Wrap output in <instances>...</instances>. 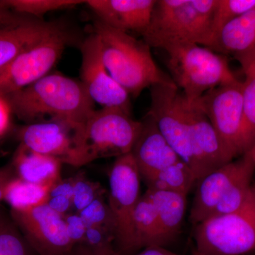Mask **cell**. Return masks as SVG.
I'll return each mask as SVG.
<instances>
[{"label": "cell", "mask_w": 255, "mask_h": 255, "mask_svg": "<svg viewBox=\"0 0 255 255\" xmlns=\"http://www.w3.org/2000/svg\"><path fill=\"white\" fill-rule=\"evenodd\" d=\"M3 98L11 113L25 122L50 116L84 125L95 110V102L81 81L59 73L48 74Z\"/></svg>", "instance_id": "1"}, {"label": "cell", "mask_w": 255, "mask_h": 255, "mask_svg": "<svg viewBox=\"0 0 255 255\" xmlns=\"http://www.w3.org/2000/svg\"><path fill=\"white\" fill-rule=\"evenodd\" d=\"M94 33L100 41L101 54L107 71L129 95L158 85H175L157 66L151 47L128 33L116 29L96 18Z\"/></svg>", "instance_id": "2"}, {"label": "cell", "mask_w": 255, "mask_h": 255, "mask_svg": "<svg viewBox=\"0 0 255 255\" xmlns=\"http://www.w3.org/2000/svg\"><path fill=\"white\" fill-rule=\"evenodd\" d=\"M157 48L165 52L171 78L189 102H196L216 87L239 80L226 58L205 46L169 41Z\"/></svg>", "instance_id": "3"}, {"label": "cell", "mask_w": 255, "mask_h": 255, "mask_svg": "<svg viewBox=\"0 0 255 255\" xmlns=\"http://www.w3.org/2000/svg\"><path fill=\"white\" fill-rule=\"evenodd\" d=\"M218 0H156L150 25L142 36L150 47L185 41L209 48Z\"/></svg>", "instance_id": "4"}, {"label": "cell", "mask_w": 255, "mask_h": 255, "mask_svg": "<svg viewBox=\"0 0 255 255\" xmlns=\"http://www.w3.org/2000/svg\"><path fill=\"white\" fill-rule=\"evenodd\" d=\"M195 249L205 255H255V184L237 211L194 226Z\"/></svg>", "instance_id": "5"}, {"label": "cell", "mask_w": 255, "mask_h": 255, "mask_svg": "<svg viewBox=\"0 0 255 255\" xmlns=\"http://www.w3.org/2000/svg\"><path fill=\"white\" fill-rule=\"evenodd\" d=\"M141 125L122 109L94 111L84 126L80 167L99 158L130 153Z\"/></svg>", "instance_id": "6"}, {"label": "cell", "mask_w": 255, "mask_h": 255, "mask_svg": "<svg viewBox=\"0 0 255 255\" xmlns=\"http://www.w3.org/2000/svg\"><path fill=\"white\" fill-rule=\"evenodd\" d=\"M70 39L68 31L61 26L0 68V97L19 91L49 74Z\"/></svg>", "instance_id": "7"}, {"label": "cell", "mask_w": 255, "mask_h": 255, "mask_svg": "<svg viewBox=\"0 0 255 255\" xmlns=\"http://www.w3.org/2000/svg\"><path fill=\"white\" fill-rule=\"evenodd\" d=\"M140 177L131 152L117 157L110 172L107 201L117 225L116 242L126 253L132 252V216L141 196Z\"/></svg>", "instance_id": "8"}, {"label": "cell", "mask_w": 255, "mask_h": 255, "mask_svg": "<svg viewBox=\"0 0 255 255\" xmlns=\"http://www.w3.org/2000/svg\"><path fill=\"white\" fill-rule=\"evenodd\" d=\"M150 89L147 114L180 159L193 170L190 124L184 95L176 85H158Z\"/></svg>", "instance_id": "9"}, {"label": "cell", "mask_w": 255, "mask_h": 255, "mask_svg": "<svg viewBox=\"0 0 255 255\" xmlns=\"http://www.w3.org/2000/svg\"><path fill=\"white\" fill-rule=\"evenodd\" d=\"M84 126L50 119L21 127L18 132V140L30 150L79 167Z\"/></svg>", "instance_id": "10"}, {"label": "cell", "mask_w": 255, "mask_h": 255, "mask_svg": "<svg viewBox=\"0 0 255 255\" xmlns=\"http://www.w3.org/2000/svg\"><path fill=\"white\" fill-rule=\"evenodd\" d=\"M243 82L238 80L216 87L194 102L236 157L243 155Z\"/></svg>", "instance_id": "11"}, {"label": "cell", "mask_w": 255, "mask_h": 255, "mask_svg": "<svg viewBox=\"0 0 255 255\" xmlns=\"http://www.w3.org/2000/svg\"><path fill=\"white\" fill-rule=\"evenodd\" d=\"M25 241L39 255H68L74 244L63 216L47 204L26 211H10Z\"/></svg>", "instance_id": "12"}, {"label": "cell", "mask_w": 255, "mask_h": 255, "mask_svg": "<svg viewBox=\"0 0 255 255\" xmlns=\"http://www.w3.org/2000/svg\"><path fill=\"white\" fill-rule=\"evenodd\" d=\"M81 52L80 81L92 100L102 107L120 108L130 112V95L107 71L95 33L84 41Z\"/></svg>", "instance_id": "13"}, {"label": "cell", "mask_w": 255, "mask_h": 255, "mask_svg": "<svg viewBox=\"0 0 255 255\" xmlns=\"http://www.w3.org/2000/svg\"><path fill=\"white\" fill-rule=\"evenodd\" d=\"M185 104L190 124L193 172L198 183L208 174L232 162L236 156L221 140L201 109L186 99Z\"/></svg>", "instance_id": "14"}, {"label": "cell", "mask_w": 255, "mask_h": 255, "mask_svg": "<svg viewBox=\"0 0 255 255\" xmlns=\"http://www.w3.org/2000/svg\"><path fill=\"white\" fill-rule=\"evenodd\" d=\"M255 162L246 152L241 158L233 160L208 174L197 183L189 220L199 224L211 217L215 208L225 194L242 178L254 174Z\"/></svg>", "instance_id": "15"}, {"label": "cell", "mask_w": 255, "mask_h": 255, "mask_svg": "<svg viewBox=\"0 0 255 255\" xmlns=\"http://www.w3.org/2000/svg\"><path fill=\"white\" fill-rule=\"evenodd\" d=\"M131 154L144 182L154 174L182 160L167 141L150 115L141 122Z\"/></svg>", "instance_id": "16"}, {"label": "cell", "mask_w": 255, "mask_h": 255, "mask_svg": "<svg viewBox=\"0 0 255 255\" xmlns=\"http://www.w3.org/2000/svg\"><path fill=\"white\" fill-rule=\"evenodd\" d=\"M156 0H89L96 18L111 27L144 33L150 25Z\"/></svg>", "instance_id": "17"}, {"label": "cell", "mask_w": 255, "mask_h": 255, "mask_svg": "<svg viewBox=\"0 0 255 255\" xmlns=\"http://www.w3.org/2000/svg\"><path fill=\"white\" fill-rule=\"evenodd\" d=\"M60 26L55 22H46L27 16L13 22H0V68Z\"/></svg>", "instance_id": "18"}, {"label": "cell", "mask_w": 255, "mask_h": 255, "mask_svg": "<svg viewBox=\"0 0 255 255\" xmlns=\"http://www.w3.org/2000/svg\"><path fill=\"white\" fill-rule=\"evenodd\" d=\"M11 165L16 177L26 182L53 187L61 180L63 162L59 159L30 150L20 144Z\"/></svg>", "instance_id": "19"}, {"label": "cell", "mask_w": 255, "mask_h": 255, "mask_svg": "<svg viewBox=\"0 0 255 255\" xmlns=\"http://www.w3.org/2000/svg\"><path fill=\"white\" fill-rule=\"evenodd\" d=\"M255 48V7L226 23L216 35L209 49L235 58Z\"/></svg>", "instance_id": "20"}, {"label": "cell", "mask_w": 255, "mask_h": 255, "mask_svg": "<svg viewBox=\"0 0 255 255\" xmlns=\"http://www.w3.org/2000/svg\"><path fill=\"white\" fill-rule=\"evenodd\" d=\"M155 206L161 231L166 243L174 241L180 233L185 215L187 195L172 191L147 189Z\"/></svg>", "instance_id": "21"}, {"label": "cell", "mask_w": 255, "mask_h": 255, "mask_svg": "<svg viewBox=\"0 0 255 255\" xmlns=\"http://www.w3.org/2000/svg\"><path fill=\"white\" fill-rule=\"evenodd\" d=\"M132 252L152 246H167L150 196L144 193L134 211L132 221Z\"/></svg>", "instance_id": "22"}, {"label": "cell", "mask_w": 255, "mask_h": 255, "mask_svg": "<svg viewBox=\"0 0 255 255\" xmlns=\"http://www.w3.org/2000/svg\"><path fill=\"white\" fill-rule=\"evenodd\" d=\"M50 189L51 187L26 182L16 177L6 186L3 201L13 211H26L46 204Z\"/></svg>", "instance_id": "23"}, {"label": "cell", "mask_w": 255, "mask_h": 255, "mask_svg": "<svg viewBox=\"0 0 255 255\" xmlns=\"http://www.w3.org/2000/svg\"><path fill=\"white\" fill-rule=\"evenodd\" d=\"M147 189L152 190L172 191L188 195L197 180L191 167L184 161L166 167L146 180Z\"/></svg>", "instance_id": "24"}, {"label": "cell", "mask_w": 255, "mask_h": 255, "mask_svg": "<svg viewBox=\"0 0 255 255\" xmlns=\"http://www.w3.org/2000/svg\"><path fill=\"white\" fill-rule=\"evenodd\" d=\"M243 68L246 79L243 88V132L242 145L243 155L248 152L255 142V66Z\"/></svg>", "instance_id": "25"}, {"label": "cell", "mask_w": 255, "mask_h": 255, "mask_svg": "<svg viewBox=\"0 0 255 255\" xmlns=\"http://www.w3.org/2000/svg\"><path fill=\"white\" fill-rule=\"evenodd\" d=\"M2 2L14 12L37 19L50 11L85 4V1L78 0H2Z\"/></svg>", "instance_id": "26"}, {"label": "cell", "mask_w": 255, "mask_h": 255, "mask_svg": "<svg viewBox=\"0 0 255 255\" xmlns=\"http://www.w3.org/2000/svg\"><path fill=\"white\" fill-rule=\"evenodd\" d=\"M30 248L10 214L0 209V255H30Z\"/></svg>", "instance_id": "27"}, {"label": "cell", "mask_w": 255, "mask_h": 255, "mask_svg": "<svg viewBox=\"0 0 255 255\" xmlns=\"http://www.w3.org/2000/svg\"><path fill=\"white\" fill-rule=\"evenodd\" d=\"M78 214L87 224L100 228L113 236L116 242L117 225L105 194L99 196Z\"/></svg>", "instance_id": "28"}, {"label": "cell", "mask_w": 255, "mask_h": 255, "mask_svg": "<svg viewBox=\"0 0 255 255\" xmlns=\"http://www.w3.org/2000/svg\"><path fill=\"white\" fill-rule=\"evenodd\" d=\"M253 174H248L242 178L241 180L233 185L219 201L211 217L231 214L237 211L246 203L253 188L252 180Z\"/></svg>", "instance_id": "29"}, {"label": "cell", "mask_w": 255, "mask_h": 255, "mask_svg": "<svg viewBox=\"0 0 255 255\" xmlns=\"http://www.w3.org/2000/svg\"><path fill=\"white\" fill-rule=\"evenodd\" d=\"M255 7V0H218L213 19L212 41L226 23Z\"/></svg>", "instance_id": "30"}, {"label": "cell", "mask_w": 255, "mask_h": 255, "mask_svg": "<svg viewBox=\"0 0 255 255\" xmlns=\"http://www.w3.org/2000/svg\"><path fill=\"white\" fill-rule=\"evenodd\" d=\"M73 178V208L74 212L78 214L99 196L105 195L106 191L100 184L87 179L83 174Z\"/></svg>", "instance_id": "31"}, {"label": "cell", "mask_w": 255, "mask_h": 255, "mask_svg": "<svg viewBox=\"0 0 255 255\" xmlns=\"http://www.w3.org/2000/svg\"><path fill=\"white\" fill-rule=\"evenodd\" d=\"M66 223L69 237L74 246H82L85 244L87 225L78 213L71 212L63 216Z\"/></svg>", "instance_id": "32"}, {"label": "cell", "mask_w": 255, "mask_h": 255, "mask_svg": "<svg viewBox=\"0 0 255 255\" xmlns=\"http://www.w3.org/2000/svg\"><path fill=\"white\" fill-rule=\"evenodd\" d=\"M46 204L62 216L70 214L73 210V201L65 196H49Z\"/></svg>", "instance_id": "33"}, {"label": "cell", "mask_w": 255, "mask_h": 255, "mask_svg": "<svg viewBox=\"0 0 255 255\" xmlns=\"http://www.w3.org/2000/svg\"><path fill=\"white\" fill-rule=\"evenodd\" d=\"M16 177L14 169L11 164L0 168V203L4 200V191L6 186L11 179Z\"/></svg>", "instance_id": "34"}, {"label": "cell", "mask_w": 255, "mask_h": 255, "mask_svg": "<svg viewBox=\"0 0 255 255\" xmlns=\"http://www.w3.org/2000/svg\"><path fill=\"white\" fill-rule=\"evenodd\" d=\"M10 112L11 111L6 101L3 97H0V135L7 128Z\"/></svg>", "instance_id": "35"}, {"label": "cell", "mask_w": 255, "mask_h": 255, "mask_svg": "<svg viewBox=\"0 0 255 255\" xmlns=\"http://www.w3.org/2000/svg\"><path fill=\"white\" fill-rule=\"evenodd\" d=\"M24 15L18 14L14 11L6 7L2 1H0V22L10 23L17 21Z\"/></svg>", "instance_id": "36"}, {"label": "cell", "mask_w": 255, "mask_h": 255, "mask_svg": "<svg viewBox=\"0 0 255 255\" xmlns=\"http://www.w3.org/2000/svg\"><path fill=\"white\" fill-rule=\"evenodd\" d=\"M137 255H179L165 249L164 247L152 246L144 248Z\"/></svg>", "instance_id": "37"}, {"label": "cell", "mask_w": 255, "mask_h": 255, "mask_svg": "<svg viewBox=\"0 0 255 255\" xmlns=\"http://www.w3.org/2000/svg\"><path fill=\"white\" fill-rule=\"evenodd\" d=\"M236 59L241 63L242 68L253 65L255 66V48L246 54L238 57Z\"/></svg>", "instance_id": "38"}, {"label": "cell", "mask_w": 255, "mask_h": 255, "mask_svg": "<svg viewBox=\"0 0 255 255\" xmlns=\"http://www.w3.org/2000/svg\"><path fill=\"white\" fill-rule=\"evenodd\" d=\"M248 153L250 154L252 156V157H253V159H254L255 162V143L253 144V145L252 146V147L251 148V150L248 151Z\"/></svg>", "instance_id": "39"}, {"label": "cell", "mask_w": 255, "mask_h": 255, "mask_svg": "<svg viewBox=\"0 0 255 255\" xmlns=\"http://www.w3.org/2000/svg\"><path fill=\"white\" fill-rule=\"evenodd\" d=\"M192 255H205L204 254H202V253H199V252H198L196 251V249L194 250V251H193Z\"/></svg>", "instance_id": "40"}]
</instances>
